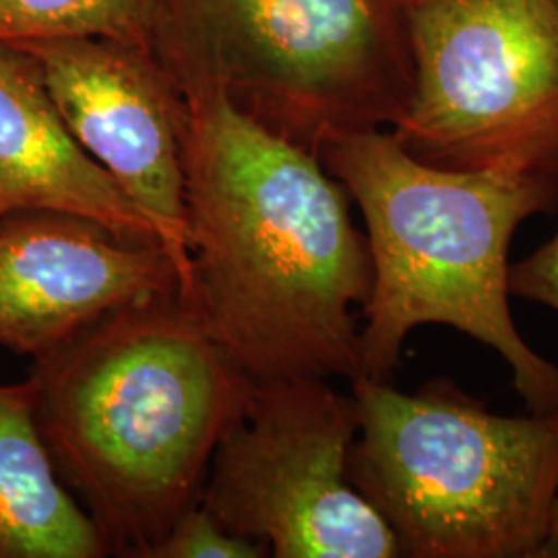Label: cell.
<instances>
[{
    "label": "cell",
    "instance_id": "obj_1",
    "mask_svg": "<svg viewBox=\"0 0 558 558\" xmlns=\"http://www.w3.org/2000/svg\"><path fill=\"white\" fill-rule=\"evenodd\" d=\"M179 98L189 300L207 331L255 383L359 379L373 263L350 193L220 81Z\"/></svg>",
    "mask_w": 558,
    "mask_h": 558
},
{
    "label": "cell",
    "instance_id": "obj_2",
    "mask_svg": "<svg viewBox=\"0 0 558 558\" xmlns=\"http://www.w3.org/2000/svg\"><path fill=\"white\" fill-rule=\"evenodd\" d=\"M32 362L36 422L60 478L110 557H149L199 502L255 380L180 292L120 308Z\"/></svg>",
    "mask_w": 558,
    "mask_h": 558
},
{
    "label": "cell",
    "instance_id": "obj_3",
    "mask_svg": "<svg viewBox=\"0 0 558 558\" xmlns=\"http://www.w3.org/2000/svg\"><path fill=\"white\" fill-rule=\"evenodd\" d=\"M366 223L373 263L362 306V375L391 380L422 325H447L493 348L530 412L558 410V366L521 338L509 306V248L519 226L558 209V177L451 170L371 129L319 151Z\"/></svg>",
    "mask_w": 558,
    "mask_h": 558
},
{
    "label": "cell",
    "instance_id": "obj_4",
    "mask_svg": "<svg viewBox=\"0 0 558 558\" xmlns=\"http://www.w3.org/2000/svg\"><path fill=\"white\" fill-rule=\"evenodd\" d=\"M348 478L401 557L546 558L558 499V410L502 416L449 377L401 393L350 380Z\"/></svg>",
    "mask_w": 558,
    "mask_h": 558
},
{
    "label": "cell",
    "instance_id": "obj_5",
    "mask_svg": "<svg viewBox=\"0 0 558 558\" xmlns=\"http://www.w3.org/2000/svg\"><path fill=\"white\" fill-rule=\"evenodd\" d=\"M405 17L399 143L439 168L558 177V0H408Z\"/></svg>",
    "mask_w": 558,
    "mask_h": 558
},
{
    "label": "cell",
    "instance_id": "obj_6",
    "mask_svg": "<svg viewBox=\"0 0 558 558\" xmlns=\"http://www.w3.org/2000/svg\"><path fill=\"white\" fill-rule=\"evenodd\" d=\"M356 401L327 379L263 380L223 433L201 505L276 558H398V538L348 478Z\"/></svg>",
    "mask_w": 558,
    "mask_h": 558
},
{
    "label": "cell",
    "instance_id": "obj_7",
    "mask_svg": "<svg viewBox=\"0 0 558 558\" xmlns=\"http://www.w3.org/2000/svg\"><path fill=\"white\" fill-rule=\"evenodd\" d=\"M259 75L257 119L319 156L396 126L414 89L408 0H220ZM251 112V110H248Z\"/></svg>",
    "mask_w": 558,
    "mask_h": 558
},
{
    "label": "cell",
    "instance_id": "obj_8",
    "mask_svg": "<svg viewBox=\"0 0 558 558\" xmlns=\"http://www.w3.org/2000/svg\"><path fill=\"white\" fill-rule=\"evenodd\" d=\"M40 66L81 149L145 214L191 294L180 98L133 46L94 38L17 46Z\"/></svg>",
    "mask_w": 558,
    "mask_h": 558
},
{
    "label": "cell",
    "instance_id": "obj_9",
    "mask_svg": "<svg viewBox=\"0 0 558 558\" xmlns=\"http://www.w3.org/2000/svg\"><path fill=\"white\" fill-rule=\"evenodd\" d=\"M182 294L160 242L52 209L0 220V345L36 360L143 300Z\"/></svg>",
    "mask_w": 558,
    "mask_h": 558
},
{
    "label": "cell",
    "instance_id": "obj_10",
    "mask_svg": "<svg viewBox=\"0 0 558 558\" xmlns=\"http://www.w3.org/2000/svg\"><path fill=\"white\" fill-rule=\"evenodd\" d=\"M34 209L77 214L161 244L151 221L73 140L36 60L0 44V220Z\"/></svg>",
    "mask_w": 558,
    "mask_h": 558
},
{
    "label": "cell",
    "instance_id": "obj_11",
    "mask_svg": "<svg viewBox=\"0 0 558 558\" xmlns=\"http://www.w3.org/2000/svg\"><path fill=\"white\" fill-rule=\"evenodd\" d=\"M104 557L106 539L41 439L29 383H0V558Z\"/></svg>",
    "mask_w": 558,
    "mask_h": 558
},
{
    "label": "cell",
    "instance_id": "obj_12",
    "mask_svg": "<svg viewBox=\"0 0 558 558\" xmlns=\"http://www.w3.org/2000/svg\"><path fill=\"white\" fill-rule=\"evenodd\" d=\"M158 0H0V44L94 38L141 48Z\"/></svg>",
    "mask_w": 558,
    "mask_h": 558
},
{
    "label": "cell",
    "instance_id": "obj_13",
    "mask_svg": "<svg viewBox=\"0 0 558 558\" xmlns=\"http://www.w3.org/2000/svg\"><path fill=\"white\" fill-rule=\"evenodd\" d=\"M269 550L228 532L201 502L193 505L147 558H265Z\"/></svg>",
    "mask_w": 558,
    "mask_h": 558
},
{
    "label": "cell",
    "instance_id": "obj_14",
    "mask_svg": "<svg viewBox=\"0 0 558 558\" xmlns=\"http://www.w3.org/2000/svg\"><path fill=\"white\" fill-rule=\"evenodd\" d=\"M509 294L558 313V230L530 257L509 265Z\"/></svg>",
    "mask_w": 558,
    "mask_h": 558
},
{
    "label": "cell",
    "instance_id": "obj_15",
    "mask_svg": "<svg viewBox=\"0 0 558 558\" xmlns=\"http://www.w3.org/2000/svg\"><path fill=\"white\" fill-rule=\"evenodd\" d=\"M546 558H558V499L553 509L550 530H548V539H546Z\"/></svg>",
    "mask_w": 558,
    "mask_h": 558
}]
</instances>
